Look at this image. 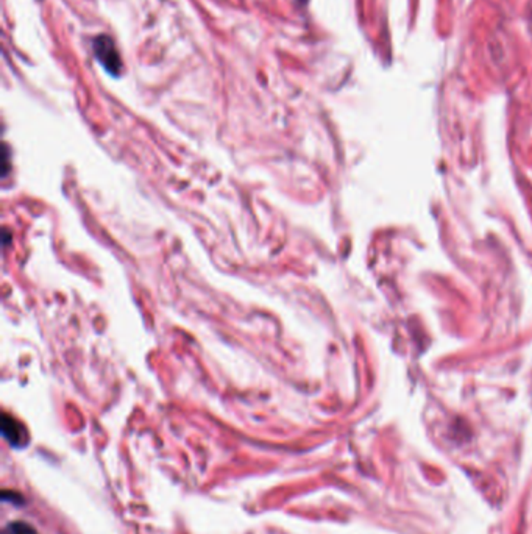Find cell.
Segmentation results:
<instances>
[{
  "mask_svg": "<svg viewBox=\"0 0 532 534\" xmlns=\"http://www.w3.org/2000/svg\"><path fill=\"white\" fill-rule=\"evenodd\" d=\"M93 50L97 61L109 75L119 77L122 73V60L114 41L107 35L97 36L93 41Z\"/></svg>",
  "mask_w": 532,
  "mask_h": 534,
  "instance_id": "1",
  "label": "cell"
},
{
  "mask_svg": "<svg viewBox=\"0 0 532 534\" xmlns=\"http://www.w3.org/2000/svg\"><path fill=\"white\" fill-rule=\"evenodd\" d=\"M2 434L8 441V444L15 448H24L29 445V434L21 422H17L15 418L8 414H3L2 418Z\"/></svg>",
  "mask_w": 532,
  "mask_h": 534,
  "instance_id": "2",
  "label": "cell"
},
{
  "mask_svg": "<svg viewBox=\"0 0 532 534\" xmlns=\"http://www.w3.org/2000/svg\"><path fill=\"white\" fill-rule=\"evenodd\" d=\"M3 534H40L33 526L27 522H22V520H15V522H10L5 526Z\"/></svg>",
  "mask_w": 532,
  "mask_h": 534,
  "instance_id": "3",
  "label": "cell"
},
{
  "mask_svg": "<svg viewBox=\"0 0 532 534\" xmlns=\"http://www.w3.org/2000/svg\"><path fill=\"white\" fill-rule=\"evenodd\" d=\"M2 500L6 501V503H13V505H22L24 503V497L21 496V494L16 492V491H8V489H5L2 492Z\"/></svg>",
  "mask_w": 532,
  "mask_h": 534,
  "instance_id": "4",
  "label": "cell"
}]
</instances>
